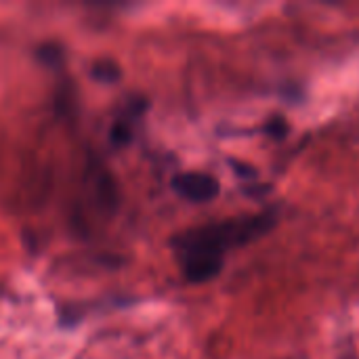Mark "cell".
<instances>
[{"label":"cell","instance_id":"3","mask_svg":"<svg viewBox=\"0 0 359 359\" xmlns=\"http://www.w3.org/2000/svg\"><path fill=\"white\" fill-rule=\"evenodd\" d=\"M95 74H97V78H101V80H116V78L120 76L118 67H116L114 63H107V61L99 63L97 69H95Z\"/></svg>","mask_w":359,"mask_h":359},{"label":"cell","instance_id":"2","mask_svg":"<svg viewBox=\"0 0 359 359\" xmlns=\"http://www.w3.org/2000/svg\"><path fill=\"white\" fill-rule=\"evenodd\" d=\"M172 189L187 202L204 204V202H210V200H215L219 196L221 185L212 175L191 170V172L177 175L172 179Z\"/></svg>","mask_w":359,"mask_h":359},{"label":"cell","instance_id":"1","mask_svg":"<svg viewBox=\"0 0 359 359\" xmlns=\"http://www.w3.org/2000/svg\"><path fill=\"white\" fill-rule=\"evenodd\" d=\"M273 225V212H259L206 223L179 233L172 240V250L183 278L189 284H206L215 280L221 273L229 250L252 244L271 231Z\"/></svg>","mask_w":359,"mask_h":359}]
</instances>
